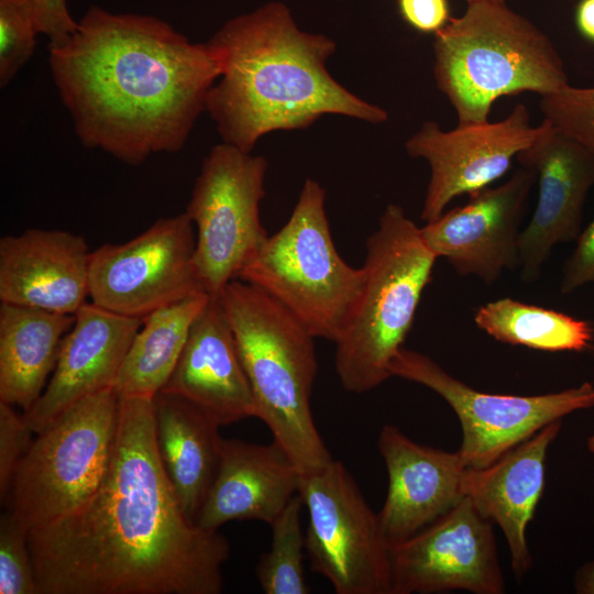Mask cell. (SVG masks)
<instances>
[{
    "mask_svg": "<svg viewBox=\"0 0 594 594\" xmlns=\"http://www.w3.org/2000/svg\"><path fill=\"white\" fill-rule=\"evenodd\" d=\"M119 406L116 388L102 389L37 433L16 466L6 501L29 531L73 513L95 494L111 460Z\"/></svg>",
    "mask_w": 594,
    "mask_h": 594,
    "instance_id": "cell-8",
    "label": "cell"
},
{
    "mask_svg": "<svg viewBox=\"0 0 594 594\" xmlns=\"http://www.w3.org/2000/svg\"><path fill=\"white\" fill-rule=\"evenodd\" d=\"M38 594H219L230 546L182 508L153 397L121 396L106 475L73 513L29 531Z\"/></svg>",
    "mask_w": 594,
    "mask_h": 594,
    "instance_id": "cell-1",
    "label": "cell"
},
{
    "mask_svg": "<svg viewBox=\"0 0 594 594\" xmlns=\"http://www.w3.org/2000/svg\"><path fill=\"white\" fill-rule=\"evenodd\" d=\"M75 315L1 302L0 400L26 411L45 389Z\"/></svg>",
    "mask_w": 594,
    "mask_h": 594,
    "instance_id": "cell-24",
    "label": "cell"
},
{
    "mask_svg": "<svg viewBox=\"0 0 594 594\" xmlns=\"http://www.w3.org/2000/svg\"><path fill=\"white\" fill-rule=\"evenodd\" d=\"M302 499L296 494L270 525L272 541L255 568L257 582L265 594H308L310 587L304 569L305 534L300 514Z\"/></svg>",
    "mask_w": 594,
    "mask_h": 594,
    "instance_id": "cell-27",
    "label": "cell"
},
{
    "mask_svg": "<svg viewBox=\"0 0 594 594\" xmlns=\"http://www.w3.org/2000/svg\"><path fill=\"white\" fill-rule=\"evenodd\" d=\"M298 494L308 513L311 570L337 594H392L391 547L344 464L333 459L302 474Z\"/></svg>",
    "mask_w": 594,
    "mask_h": 594,
    "instance_id": "cell-10",
    "label": "cell"
},
{
    "mask_svg": "<svg viewBox=\"0 0 594 594\" xmlns=\"http://www.w3.org/2000/svg\"><path fill=\"white\" fill-rule=\"evenodd\" d=\"M36 34L32 0H0L1 87H6L30 59Z\"/></svg>",
    "mask_w": 594,
    "mask_h": 594,
    "instance_id": "cell-28",
    "label": "cell"
},
{
    "mask_svg": "<svg viewBox=\"0 0 594 594\" xmlns=\"http://www.w3.org/2000/svg\"><path fill=\"white\" fill-rule=\"evenodd\" d=\"M324 204L326 190L307 178L288 221L267 238L238 279L276 300L315 338L336 343L358 308L365 272L337 251Z\"/></svg>",
    "mask_w": 594,
    "mask_h": 594,
    "instance_id": "cell-7",
    "label": "cell"
},
{
    "mask_svg": "<svg viewBox=\"0 0 594 594\" xmlns=\"http://www.w3.org/2000/svg\"><path fill=\"white\" fill-rule=\"evenodd\" d=\"M34 433L23 415H18L13 406L0 400V497L8 498L10 485L23 455L33 440Z\"/></svg>",
    "mask_w": 594,
    "mask_h": 594,
    "instance_id": "cell-31",
    "label": "cell"
},
{
    "mask_svg": "<svg viewBox=\"0 0 594 594\" xmlns=\"http://www.w3.org/2000/svg\"><path fill=\"white\" fill-rule=\"evenodd\" d=\"M587 447L590 452L594 455V436L588 439Z\"/></svg>",
    "mask_w": 594,
    "mask_h": 594,
    "instance_id": "cell-37",
    "label": "cell"
},
{
    "mask_svg": "<svg viewBox=\"0 0 594 594\" xmlns=\"http://www.w3.org/2000/svg\"><path fill=\"white\" fill-rule=\"evenodd\" d=\"M474 323L498 342L544 352H583L594 341L590 321L510 297L480 306Z\"/></svg>",
    "mask_w": 594,
    "mask_h": 594,
    "instance_id": "cell-26",
    "label": "cell"
},
{
    "mask_svg": "<svg viewBox=\"0 0 594 594\" xmlns=\"http://www.w3.org/2000/svg\"><path fill=\"white\" fill-rule=\"evenodd\" d=\"M218 298L232 328L256 418L271 430L301 475L333 458L312 417L318 370L315 337L260 288L231 280Z\"/></svg>",
    "mask_w": 594,
    "mask_h": 594,
    "instance_id": "cell-4",
    "label": "cell"
},
{
    "mask_svg": "<svg viewBox=\"0 0 594 594\" xmlns=\"http://www.w3.org/2000/svg\"><path fill=\"white\" fill-rule=\"evenodd\" d=\"M433 77L458 123L485 122L503 96H540L569 85L550 38L506 2L480 0L449 22L433 41Z\"/></svg>",
    "mask_w": 594,
    "mask_h": 594,
    "instance_id": "cell-5",
    "label": "cell"
},
{
    "mask_svg": "<svg viewBox=\"0 0 594 594\" xmlns=\"http://www.w3.org/2000/svg\"><path fill=\"white\" fill-rule=\"evenodd\" d=\"M586 284L594 288V218L575 240V248L562 266L559 288L568 295Z\"/></svg>",
    "mask_w": 594,
    "mask_h": 594,
    "instance_id": "cell-32",
    "label": "cell"
},
{
    "mask_svg": "<svg viewBox=\"0 0 594 594\" xmlns=\"http://www.w3.org/2000/svg\"><path fill=\"white\" fill-rule=\"evenodd\" d=\"M576 26L580 33L594 42V0H581L576 8Z\"/></svg>",
    "mask_w": 594,
    "mask_h": 594,
    "instance_id": "cell-35",
    "label": "cell"
},
{
    "mask_svg": "<svg viewBox=\"0 0 594 594\" xmlns=\"http://www.w3.org/2000/svg\"><path fill=\"white\" fill-rule=\"evenodd\" d=\"M142 323L141 318L122 316L86 301L62 340L48 384L23 414L30 429L38 433L78 400L114 387Z\"/></svg>",
    "mask_w": 594,
    "mask_h": 594,
    "instance_id": "cell-18",
    "label": "cell"
},
{
    "mask_svg": "<svg viewBox=\"0 0 594 594\" xmlns=\"http://www.w3.org/2000/svg\"><path fill=\"white\" fill-rule=\"evenodd\" d=\"M540 110L557 130L594 154V87L579 88L569 84L541 96Z\"/></svg>",
    "mask_w": 594,
    "mask_h": 594,
    "instance_id": "cell-30",
    "label": "cell"
},
{
    "mask_svg": "<svg viewBox=\"0 0 594 594\" xmlns=\"http://www.w3.org/2000/svg\"><path fill=\"white\" fill-rule=\"evenodd\" d=\"M153 407L161 461L182 508L196 522L217 472L220 426L170 393H157Z\"/></svg>",
    "mask_w": 594,
    "mask_h": 594,
    "instance_id": "cell-23",
    "label": "cell"
},
{
    "mask_svg": "<svg viewBox=\"0 0 594 594\" xmlns=\"http://www.w3.org/2000/svg\"><path fill=\"white\" fill-rule=\"evenodd\" d=\"M465 1H466V3H472V2L480 1V0H465ZM494 1L506 2V0H494Z\"/></svg>",
    "mask_w": 594,
    "mask_h": 594,
    "instance_id": "cell-38",
    "label": "cell"
},
{
    "mask_svg": "<svg viewBox=\"0 0 594 594\" xmlns=\"http://www.w3.org/2000/svg\"><path fill=\"white\" fill-rule=\"evenodd\" d=\"M437 258L405 210L388 205L366 241L362 297L336 342V371L344 389L362 394L392 376L391 363L413 328Z\"/></svg>",
    "mask_w": 594,
    "mask_h": 594,
    "instance_id": "cell-6",
    "label": "cell"
},
{
    "mask_svg": "<svg viewBox=\"0 0 594 594\" xmlns=\"http://www.w3.org/2000/svg\"><path fill=\"white\" fill-rule=\"evenodd\" d=\"M196 234L186 212L161 218L128 242L90 253L89 297L112 312L144 319L206 293L195 265Z\"/></svg>",
    "mask_w": 594,
    "mask_h": 594,
    "instance_id": "cell-12",
    "label": "cell"
},
{
    "mask_svg": "<svg viewBox=\"0 0 594 594\" xmlns=\"http://www.w3.org/2000/svg\"><path fill=\"white\" fill-rule=\"evenodd\" d=\"M536 180L520 166L504 184L470 194L465 205L420 228L425 243L457 274L495 283L505 270L519 268L520 222Z\"/></svg>",
    "mask_w": 594,
    "mask_h": 594,
    "instance_id": "cell-15",
    "label": "cell"
},
{
    "mask_svg": "<svg viewBox=\"0 0 594 594\" xmlns=\"http://www.w3.org/2000/svg\"><path fill=\"white\" fill-rule=\"evenodd\" d=\"M392 376L420 384L454 410L462 427L458 450L466 468L482 469L562 417L594 406V385L541 395L480 392L452 376L428 355L402 348L391 363Z\"/></svg>",
    "mask_w": 594,
    "mask_h": 594,
    "instance_id": "cell-11",
    "label": "cell"
},
{
    "mask_svg": "<svg viewBox=\"0 0 594 594\" xmlns=\"http://www.w3.org/2000/svg\"><path fill=\"white\" fill-rule=\"evenodd\" d=\"M575 588L578 593L594 594V562L585 564L578 572Z\"/></svg>",
    "mask_w": 594,
    "mask_h": 594,
    "instance_id": "cell-36",
    "label": "cell"
},
{
    "mask_svg": "<svg viewBox=\"0 0 594 594\" xmlns=\"http://www.w3.org/2000/svg\"><path fill=\"white\" fill-rule=\"evenodd\" d=\"M48 64L81 144L129 165L184 147L222 66L165 21L97 6L48 45Z\"/></svg>",
    "mask_w": 594,
    "mask_h": 594,
    "instance_id": "cell-2",
    "label": "cell"
},
{
    "mask_svg": "<svg viewBox=\"0 0 594 594\" xmlns=\"http://www.w3.org/2000/svg\"><path fill=\"white\" fill-rule=\"evenodd\" d=\"M547 125L543 119L532 127L522 103L498 122L458 123L443 131L437 122L426 121L405 143L407 154L425 160L430 168L421 220L437 219L455 197L488 187L504 176L514 157Z\"/></svg>",
    "mask_w": 594,
    "mask_h": 594,
    "instance_id": "cell-13",
    "label": "cell"
},
{
    "mask_svg": "<svg viewBox=\"0 0 594 594\" xmlns=\"http://www.w3.org/2000/svg\"><path fill=\"white\" fill-rule=\"evenodd\" d=\"M86 239L64 230L29 229L0 239V300L75 315L89 296Z\"/></svg>",
    "mask_w": 594,
    "mask_h": 594,
    "instance_id": "cell-19",
    "label": "cell"
},
{
    "mask_svg": "<svg viewBox=\"0 0 594 594\" xmlns=\"http://www.w3.org/2000/svg\"><path fill=\"white\" fill-rule=\"evenodd\" d=\"M268 163L222 143L205 157L186 215L196 227L195 265L207 294L218 296L270 237L261 222Z\"/></svg>",
    "mask_w": 594,
    "mask_h": 594,
    "instance_id": "cell-9",
    "label": "cell"
},
{
    "mask_svg": "<svg viewBox=\"0 0 594 594\" xmlns=\"http://www.w3.org/2000/svg\"><path fill=\"white\" fill-rule=\"evenodd\" d=\"M161 392L186 399L220 427L255 416L250 383L218 296H210L194 320Z\"/></svg>",
    "mask_w": 594,
    "mask_h": 594,
    "instance_id": "cell-20",
    "label": "cell"
},
{
    "mask_svg": "<svg viewBox=\"0 0 594 594\" xmlns=\"http://www.w3.org/2000/svg\"><path fill=\"white\" fill-rule=\"evenodd\" d=\"M560 428L561 420H556L488 466L464 472L463 494L502 528L516 578L524 576L532 564L527 527L544 490L548 448Z\"/></svg>",
    "mask_w": 594,
    "mask_h": 594,
    "instance_id": "cell-22",
    "label": "cell"
},
{
    "mask_svg": "<svg viewBox=\"0 0 594 594\" xmlns=\"http://www.w3.org/2000/svg\"><path fill=\"white\" fill-rule=\"evenodd\" d=\"M402 18L416 31L437 33L451 19L448 0H397Z\"/></svg>",
    "mask_w": 594,
    "mask_h": 594,
    "instance_id": "cell-34",
    "label": "cell"
},
{
    "mask_svg": "<svg viewBox=\"0 0 594 594\" xmlns=\"http://www.w3.org/2000/svg\"><path fill=\"white\" fill-rule=\"evenodd\" d=\"M221 56V74L206 111L224 143L252 152L267 133L306 129L326 114L378 124L385 109L337 81L327 62L332 38L298 28L277 1L227 21L208 41Z\"/></svg>",
    "mask_w": 594,
    "mask_h": 594,
    "instance_id": "cell-3",
    "label": "cell"
},
{
    "mask_svg": "<svg viewBox=\"0 0 594 594\" xmlns=\"http://www.w3.org/2000/svg\"><path fill=\"white\" fill-rule=\"evenodd\" d=\"M37 33L50 38L48 45L65 42L78 26L69 14L66 0H32Z\"/></svg>",
    "mask_w": 594,
    "mask_h": 594,
    "instance_id": "cell-33",
    "label": "cell"
},
{
    "mask_svg": "<svg viewBox=\"0 0 594 594\" xmlns=\"http://www.w3.org/2000/svg\"><path fill=\"white\" fill-rule=\"evenodd\" d=\"M493 522L469 497L409 539L391 547L392 594L453 590L503 594Z\"/></svg>",
    "mask_w": 594,
    "mask_h": 594,
    "instance_id": "cell-14",
    "label": "cell"
},
{
    "mask_svg": "<svg viewBox=\"0 0 594 594\" xmlns=\"http://www.w3.org/2000/svg\"><path fill=\"white\" fill-rule=\"evenodd\" d=\"M547 121L546 130L516 156L521 167L535 172L539 186L536 209L518 241L525 283L539 278L558 244L578 239L594 185V154Z\"/></svg>",
    "mask_w": 594,
    "mask_h": 594,
    "instance_id": "cell-16",
    "label": "cell"
},
{
    "mask_svg": "<svg viewBox=\"0 0 594 594\" xmlns=\"http://www.w3.org/2000/svg\"><path fill=\"white\" fill-rule=\"evenodd\" d=\"M0 594H38L29 529L8 508L0 518Z\"/></svg>",
    "mask_w": 594,
    "mask_h": 594,
    "instance_id": "cell-29",
    "label": "cell"
},
{
    "mask_svg": "<svg viewBox=\"0 0 594 594\" xmlns=\"http://www.w3.org/2000/svg\"><path fill=\"white\" fill-rule=\"evenodd\" d=\"M377 448L388 474L377 515L389 547L415 536L465 497L466 465L459 451L419 444L388 424L381 429Z\"/></svg>",
    "mask_w": 594,
    "mask_h": 594,
    "instance_id": "cell-17",
    "label": "cell"
},
{
    "mask_svg": "<svg viewBox=\"0 0 594 594\" xmlns=\"http://www.w3.org/2000/svg\"><path fill=\"white\" fill-rule=\"evenodd\" d=\"M211 295L200 293L164 306L143 319L114 388L121 396L154 397L166 385L196 317Z\"/></svg>",
    "mask_w": 594,
    "mask_h": 594,
    "instance_id": "cell-25",
    "label": "cell"
},
{
    "mask_svg": "<svg viewBox=\"0 0 594 594\" xmlns=\"http://www.w3.org/2000/svg\"><path fill=\"white\" fill-rule=\"evenodd\" d=\"M301 473L289 454L271 444L221 439L216 475L196 524L218 530L232 520L271 525L298 494Z\"/></svg>",
    "mask_w": 594,
    "mask_h": 594,
    "instance_id": "cell-21",
    "label": "cell"
}]
</instances>
